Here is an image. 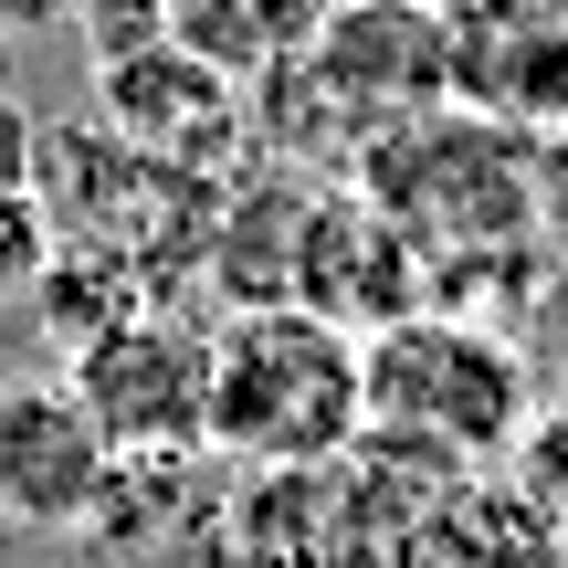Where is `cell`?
<instances>
[{
  "mask_svg": "<svg viewBox=\"0 0 568 568\" xmlns=\"http://www.w3.org/2000/svg\"><path fill=\"white\" fill-rule=\"evenodd\" d=\"M74 32L95 63H116V53H148V42L180 32V0H74Z\"/></svg>",
  "mask_w": 568,
  "mask_h": 568,
  "instance_id": "cell-14",
  "label": "cell"
},
{
  "mask_svg": "<svg viewBox=\"0 0 568 568\" xmlns=\"http://www.w3.org/2000/svg\"><path fill=\"white\" fill-rule=\"evenodd\" d=\"M432 11H453V0H432Z\"/></svg>",
  "mask_w": 568,
  "mask_h": 568,
  "instance_id": "cell-22",
  "label": "cell"
},
{
  "mask_svg": "<svg viewBox=\"0 0 568 568\" xmlns=\"http://www.w3.org/2000/svg\"><path fill=\"white\" fill-rule=\"evenodd\" d=\"M506 464H516V485H527L548 516H568V422H558V410H537V432L506 453Z\"/></svg>",
  "mask_w": 568,
  "mask_h": 568,
  "instance_id": "cell-16",
  "label": "cell"
},
{
  "mask_svg": "<svg viewBox=\"0 0 568 568\" xmlns=\"http://www.w3.org/2000/svg\"><path fill=\"white\" fill-rule=\"evenodd\" d=\"M368 432L358 389V337H337L305 305H253L211 337V453L253 474H305L337 464Z\"/></svg>",
  "mask_w": 568,
  "mask_h": 568,
  "instance_id": "cell-2",
  "label": "cell"
},
{
  "mask_svg": "<svg viewBox=\"0 0 568 568\" xmlns=\"http://www.w3.org/2000/svg\"><path fill=\"white\" fill-rule=\"evenodd\" d=\"M63 379H74V400L95 410V432H105L116 464H159V453L180 464V453L211 443V337L180 326L169 305L84 337Z\"/></svg>",
  "mask_w": 568,
  "mask_h": 568,
  "instance_id": "cell-4",
  "label": "cell"
},
{
  "mask_svg": "<svg viewBox=\"0 0 568 568\" xmlns=\"http://www.w3.org/2000/svg\"><path fill=\"white\" fill-rule=\"evenodd\" d=\"M558 422H568V368H558Z\"/></svg>",
  "mask_w": 568,
  "mask_h": 568,
  "instance_id": "cell-20",
  "label": "cell"
},
{
  "mask_svg": "<svg viewBox=\"0 0 568 568\" xmlns=\"http://www.w3.org/2000/svg\"><path fill=\"white\" fill-rule=\"evenodd\" d=\"M432 295V264L389 211H368L358 190H316L305 201V232H295V305L326 316L337 337H379V326L422 316Z\"/></svg>",
  "mask_w": 568,
  "mask_h": 568,
  "instance_id": "cell-6",
  "label": "cell"
},
{
  "mask_svg": "<svg viewBox=\"0 0 568 568\" xmlns=\"http://www.w3.org/2000/svg\"><path fill=\"white\" fill-rule=\"evenodd\" d=\"M295 74L326 95L337 138H379L400 116H432L453 105V32L432 0H326V21L305 32Z\"/></svg>",
  "mask_w": 568,
  "mask_h": 568,
  "instance_id": "cell-5",
  "label": "cell"
},
{
  "mask_svg": "<svg viewBox=\"0 0 568 568\" xmlns=\"http://www.w3.org/2000/svg\"><path fill=\"white\" fill-rule=\"evenodd\" d=\"M558 190H568V126L548 138V201H558Z\"/></svg>",
  "mask_w": 568,
  "mask_h": 568,
  "instance_id": "cell-19",
  "label": "cell"
},
{
  "mask_svg": "<svg viewBox=\"0 0 568 568\" xmlns=\"http://www.w3.org/2000/svg\"><path fill=\"white\" fill-rule=\"evenodd\" d=\"M347 190L368 211L422 243V264H464V253H516L548 243V138L527 126H495L474 105H432V116H400L379 138L347 148Z\"/></svg>",
  "mask_w": 568,
  "mask_h": 568,
  "instance_id": "cell-1",
  "label": "cell"
},
{
  "mask_svg": "<svg viewBox=\"0 0 568 568\" xmlns=\"http://www.w3.org/2000/svg\"><path fill=\"white\" fill-rule=\"evenodd\" d=\"M95 126L126 138L138 159L222 169V148L243 138V84L222 63H201L190 42H148V53L95 63Z\"/></svg>",
  "mask_w": 568,
  "mask_h": 568,
  "instance_id": "cell-9",
  "label": "cell"
},
{
  "mask_svg": "<svg viewBox=\"0 0 568 568\" xmlns=\"http://www.w3.org/2000/svg\"><path fill=\"white\" fill-rule=\"evenodd\" d=\"M558 568H568V516H558Z\"/></svg>",
  "mask_w": 568,
  "mask_h": 568,
  "instance_id": "cell-21",
  "label": "cell"
},
{
  "mask_svg": "<svg viewBox=\"0 0 568 568\" xmlns=\"http://www.w3.org/2000/svg\"><path fill=\"white\" fill-rule=\"evenodd\" d=\"M53 21H74V0H0V32H53Z\"/></svg>",
  "mask_w": 568,
  "mask_h": 568,
  "instance_id": "cell-18",
  "label": "cell"
},
{
  "mask_svg": "<svg viewBox=\"0 0 568 568\" xmlns=\"http://www.w3.org/2000/svg\"><path fill=\"white\" fill-rule=\"evenodd\" d=\"M42 326H53L63 347H84V337H105V326H126V316H148V284L116 264V253H95V243H63L53 264H42Z\"/></svg>",
  "mask_w": 568,
  "mask_h": 568,
  "instance_id": "cell-13",
  "label": "cell"
},
{
  "mask_svg": "<svg viewBox=\"0 0 568 568\" xmlns=\"http://www.w3.org/2000/svg\"><path fill=\"white\" fill-rule=\"evenodd\" d=\"M116 485L95 410L74 400L63 368H21L0 379V516L11 527H84Z\"/></svg>",
  "mask_w": 568,
  "mask_h": 568,
  "instance_id": "cell-7",
  "label": "cell"
},
{
  "mask_svg": "<svg viewBox=\"0 0 568 568\" xmlns=\"http://www.w3.org/2000/svg\"><path fill=\"white\" fill-rule=\"evenodd\" d=\"M32 159H42V126L0 95V190H32Z\"/></svg>",
  "mask_w": 568,
  "mask_h": 568,
  "instance_id": "cell-17",
  "label": "cell"
},
{
  "mask_svg": "<svg viewBox=\"0 0 568 568\" xmlns=\"http://www.w3.org/2000/svg\"><path fill=\"white\" fill-rule=\"evenodd\" d=\"M379 568H558V516L516 474H464L432 516H410Z\"/></svg>",
  "mask_w": 568,
  "mask_h": 568,
  "instance_id": "cell-11",
  "label": "cell"
},
{
  "mask_svg": "<svg viewBox=\"0 0 568 568\" xmlns=\"http://www.w3.org/2000/svg\"><path fill=\"white\" fill-rule=\"evenodd\" d=\"M305 201H316V180H295L284 159L232 169V180H222L201 274H211V295H222L232 316H253V305H295V232H305Z\"/></svg>",
  "mask_w": 568,
  "mask_h": 568,
  "instance_id": "cell-10",
  "label": "cell"
},
{
  "mask_svg": "<svg viewBox=\"0 0 568 568\" xmlns=\"http://www.w3.org/2000/svg\"><path fill=\"white\" fill-rule=\"evenodd\" d=\"M53 211L32 201V190H0V295H32L42 264H53Z\"/></svg>",
  "mask_w": 568,
  "mask_h": 568,
  "instance_id": "cell-15",
  "label": "cell"
},
{
  "mask_svg": "<svg viewBox=\"0 0 568 568\" xmlns=\"http://www.w3.org/2000/svg\"><path fill=\"white\" fill-rule=\"evenodd\" d=\"M316 21H326V0H180V32L169 42H190L201 63H222L243 84L264 63H284V53H305Z\"/></svg>",
  "mask_w": 568,
  "mask_h": 568,
  "instance_id": "cell-12",
  "label": "cell"
},
{
  "mask_svg": "<svg viewBox=\"0 0 568 568\" xmlns=\"http://www.w3.org/2000/svg\"><path fill=\"white\" fill-rule=\"evenodd\" d=\"M358 389H368V432L432 443L443 464L485 474L537 432V368L506 326H464V316H400L379 337H358Z\"/></svg>",
  "mask_w": 568,
  "mask_h": 568,
  "instance_id": "cell-3",
  "label": "cell"
},
{
  "mask_svg": "<svg viewBox=\"0 0 568 568\" xmlns=\"http://www.w3.org/2000/svg\"><path fill=\"white\" fill-rule=\"evenodd\" d=\"M453 105L495 126L558 138L568 126V0H453Z\"/></svg>",
  "mask_w": 568,
  "mask_h": 568,
  "instance_id": "cell-8",
  "label": "cell"
}]
</instances>
